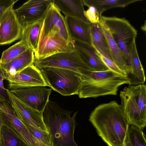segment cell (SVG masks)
I'll use <instances>...</instances> for the list:
<instances>
[{
	"label": "cell",
	"instance_id": "2e32d148",
	"mask_svg": "<svg viewBox=\"0 0 146 146\" xmlns=\"http://www.w3.org/2000/svg\"><path fill=\"white\" fill-rule=\"evenodd\" d=\"M71 42L82 60L91 70L102 71L110 70L92 45L73 40Z\"/></svg>",
	"mask_w": 146,
	"mask_h": 146
},
{
	"label": "cell",
	"instance_id": "484cf974",
	"mask_svg": "<svg viewBox=\"0 0 146 146\" xmlns=\"http://www.w3.org/2000/svg\"><path fill=\"white\" fill-rule=\"evenodd\" d=\"M29 48L23 41L20 40L3 52L0 59V63L5 64L9 62Z\"/></svg>",
	"mask_w": 146,
	"mask_h": 146
},
{
	"label": "cell",
	"instance_id": "e575fe53",
	"mask_svg": "<svg viewBox=\"0 0 146 146\" xmlns=\"http://www.w3.org/2000/svg\"><path fill=\"white\" fill-rule=\"evenodd\" d=\"M4 0H0V4Z\"/></svg>",
	"mask_w": 146,
	"mask_h": 146
},
{
	"label": "cell",
	"instance_id": "8992f818",
	"mask_svg": "<svg viewBox=\"0 0 146 146\" xmlns=\"http://www.w3.org/2000/svg\"><path fill=\"white\" fill-rule=\"evenodd\" d=\"M46 83L52 89L61 95H78L82 76L68 70L52 67L40 69Z\"/></svg>",
	"mask_w": 146,
	"mask_h": 146
},
{
	"label": "cell",
	"instance_id": "83f0119b",
	"mask_svg": "<svg viewBox=\"0 0 146 146\" xmlns=\"http://www.w3.org/2000/svg\"><path fill=\"white\" fill-rule=\"evenodd\" d=\"M22 122L30 133L40 143L46 146H53L48 132L38 129L26 123Z\"/></svg>",
	"mask_w": 146,
	"mask_h": 146
},
{
	"label": "cell",
	"instance_id": "d6986e66",
	"mask_svg": "<svg viewBox=\"0 0 146 146\" xmlns=\"http://www.w3.org/2000/svg\"><path fill=\"white\" fill-rule=\"evenodd\" d=\"M53 2L65 17L78 19L89 22L84 15L83 0H53Z\"/></svg>",
	"mask_w": 146,
	"mask_h": 146
},
{
	"label": "cell",
	"instance_id": "ac0fdd59",
	"mask_svg": "<svg viewBox=\"0 0 146 146\" xmlns=\"http://www.w3.org/2000/svg\"><path fill=\"white\" fill-rule=\"evenodd\" d=\"M35 60L33 50L30 48L9 62L0 64V67L6 74L14 75L33 64Z\"/></svg>",
	"mask_w": 146,
	"mask_h": 146
},
{
	"label": "cell",
	"instance_id": "ba28073f",
	"mask_svg": "<svg viewBox=\"0 0 146 146\" xmlns=\"http://www.w3.org/2000/svg\"><path fill=\"white\" fill-rule=\"evenodd\" d=\"M0 112L2 117L3 125L11 128L28 146H46L30 133L17 117L11 105L0 97Z\"/></svg>",
	"mask_w": 146,
	"mask_h": 146
},
{
	"label": "cell",
	"instance_id": "cb8c5ba5",
	"mask_svg": "<svg viewBox=\"0 0 146 146\" xmlns=\"http://www.w3.org/2000/svg\"><path fill=\"white\" fill-rule=\"evenodd\" d=\"M131 67L132 80L131 85L143 84L145 78L144 70L140 62L135 40L129 49Z\"/></svg>",
	"mask_w": 146,
	"mask_h": 146
},
{
	"label": "cell",
	"instance_id": "52a82bcc",
	"mask_svg": "<svg viewBox=\"0 0 146 146\" xmlns=\"http://www.w3.org/2000/svg\"><path fill=\"white\" fill-rule=\"evenodd\" d=\"M34 64L39 69L46 67L63 69L76 72L83 76H86L91 71L75 49L35 60Z\"/></svg>",
	"mask_w": 146,
	"mask_h": 146
},
{
	"label": "cell",
	"instance_id": "7a4b0ae2",
	"mask_svg": "<svg viewBox=\"0 0 146 146\" xmlns=\"http://www.w3.org/2000/svg\"><path fill=\"white\" fill-rule=\"evenodd\" d=\"M77 112L61 108L49 100L42 113L53 146H78L74 138Z\"/></svg>",
	"mask_w": 146,
	"mask_h": 146
},
{
	"label": "cell",
	"instance_id": "1f68e13d",
	"mask_svg": "<svg viewBox=\"0 0 146 146\" xmlns=\"http://www.w3.org/2000/svg\"><path fill=\"white\" fill-rule=\"evenodd\" d=\"M18 0H4L0 4V23L2 17L7 10L11 6L14 5Z\"/></svg>",
	"mask_w": 146,
	"mask_h": 146
},
{
	"label": "cell",
	"instance_id": "f1b7e54d",
	"mask_svg": "<svg viewBox=\"0 0 146 146\" xmlns=\"http://www.w3.org/2000/svg\"><path fill=\"white\" fill-rule=\"evenodd\" d=\"M88 8L84 12V15L86 18L91 23H100L102 16L100 15L94 7L91 6Z\"/></svg>",
	"mask_w": 146,
	"mask_h": 146
},
{
	"label": "cell",
	"instance_id": "6da1fadb",
	"mask_svg": "<svg viewBox=\"0 0 146 146\" xmlns=\"http://www.w3.org/2000/svg\"><path fill=\"white\" fill-rule=\"evenodd\" d=\"M89 120L109 146H124L129 124L121 105L114 101L100 104Z\"/></svg>",
	"mask_w": 146,
	"mask_h": 146
},
{
	"label": "cell",
	"instance_id": "44dd1931",
	"mask_svg": "<svg viewBox=\"0 0 146 146\" xmlns=\"http://www.w3.org/2000/svg\"><path fill=\"white\" fill-rule=\"evenodd\" d=\"M43 20L35 23L22 25L20 38L23 41L34 53L38 47Z\"/></svg>",
	"mask_w": 146,
	"mask_h": 146
},
{
	"label": "cell",
	"instance_id": "4fadbf2b",
	"mask_svg": "<svg viewBox=\"0 0 146 146\" xmlns=\"http://www.w3.org/2000/svg\"><path fill=\"white\" fill-rule=\"evenodd\" d=\"M10 104L18 118L38 129L48 132L42 113L26 105L9 90H6Z\"/></svg>",
	"mask_w": 146,
	"mask_h": 146
},
{
	"label": "cell",
	"instance_id": "ffe728a7",
	"mask_svg": "<svg viewBox=\"0 0 146 146\" xmlns=\"http://www.w3.org/2000/svg\"><path fill=\"white\" fill-rule=\"evenodd\" d=\"M90 34L91 45L99 54L112 60L108 43L100 23H91Z\"/></svg>",
	"mask_w": 146,
	"mask_h": 146
},
{
	"label": "cell",
	"instance_id": "e0dca14e",
	"mask_svg": "<svg viewBox=\"0 0 146 146\" xmlns=\"http://www.w3.org/2000/svg\"><path fill=\"white\" fill-rule=\"evenodd\" d=\"M65 17L68 33L71 39L91 45V23L74 17Z\"/></svg>",
	"mask_w": 146,
	"mask_h": 146
},
{
	"label": "cell",
	"instance_id": "3957f363",
	"mask_svg": "<svg viewBox=\"0 0 146 146\" xmlns=\"http://www.w3.org/2000/svg\"><path fill=\"white\" fill-rule=\"evenodd\" d=\"M125 84L130 85V80L127 77L110 70H91L86 76H82L78 95L80 98L116 95L119 87Z\"/></svg>",
	"mask_w": 146,
	"mask_h": 146
},
{
	"label": "cell",
	"instance_id": "8fae6325",
	"mask_svg": "<svg viewBox=\"0 0 146 146\" xmlns=\"http://www.w3.org/2000/svg\"><path fill=\"white\" fill-rule=\"evenodd\" d=\"M5 74L9 90L35 86H49L40 70L34 64L14 75Z\"/></svg>",
	"mask_w": 146,
	"mask_h": 146
},
{
	"label": "cell",
	"instance_id": "7402d4cb",
	"mask_svg": "<svg viewBox=\"0 0 146 146\" xmlns=\"http://www.w3.org/2000/svg\"><path fill=\"white\" fill-rule=\"evenodd\" d=\"M100 23L108 43L112 61L126 74L129 78V71L125 58L108 29L101 21H100Z\"/></svg>",
	"mask_w": 146,
	"mask_h": 146
},
{
	"label": "cell",
	"instance_id": "5bb4252c",
	"mask_svg": "<svg viewBox=\"0 0 146 146\" xmlns=\"http://www.w3.org/2000/svg\"><path fill=\"white\" fill-rule=\"evenodd\" d=\"M52 32L60 33L69 43L72 40L68 33L65 17L61 14L53 1L43 19L40 34L46 36Z\"/></svg>",
	"mask_w": 146,
	"mask_h": 146
},
{
	"label": "cell",
	"instance_id": "836d02e7",
	"mask_svg": "<svg viewBox=\"0 0 146 146\" xmlns=\"http://www.w3.org/2000/svg\"><path fill=\"white\" fill-rule=\"evenodd\" d=\"M124 146H132L126 137L124 142Z\"/></svg>",
	"mask_w": 146,
	"mask_h": 146
},
{
	"label": "cell",
	"instance_id": "4316f807",
	"mask_svg": "<svg viewBox=\"0 0 146 146\" xmlns=\"http://www.w3.org/2000/svg\"><path fill=\"white\" fill-rule=\"evenodd\" d=\"M126 137L132 146H146L145 135L136 126L129 124Z\"/></svg>",
	"mask_w": 146,
	"mask_h": 146
},
{
	"label": "cell",
	"instance_id": "277c9868",
	"mask_svg": "<svg viewBox=\"0 0 146 146\" xmlns=\"http://www.w3.org/2000/svg\"><path fill=\"white\" fill-rule=\"evenodd\" d=\"M120 97L121 106L129 124L143 130L146 125L145 85H129L120 91Z\"/></svg>",
	"mask_w": 146,
	"mask_h": 146
},
{
	"label": "cell",
	"instance_id": "7c38bea8",
	"mask_svg": "<svg viewBox=\"0 0 146 146\" xmlns=\"http://www.w3.org/2000/svg\"><path fill=\"white\" fill-rule=\"evenodd\" d=\"M52 0H30L14 9L22 25L43 20Z\"/></svg>",
	"mask_w": 146,
	"mask_h": 146
},
{
	"label": "cell",
	"instance_id": "9c48e42d",
	"mask_svg": "<svg viewBox=\"0 0 146 146\" xmlns=\"http://www.w3.org/2000/svg\"><path fill=\"white\" fill-rule=\"evenodd\" d=\"M74 49L72 43L68 42L58 33L52 32L46 36L40 34L38 47L34 53L35 60Z\"/></svg>",
	"mask_w": 146,
	"mask_h": 146
},
{
	"label": "cell",
	"instance_id": "d6a6232c",
	"mask_svg": "<svg viewBox=\"0 0 146 146\" xmlns=\"http://www.w3.org/2000/svg\"><path fill=\"white\" fill-rule=\"evenodd\" d=\"M3 125V123L2 117L0 112V137L1 136V132Z\"/></svg>",
	"mask_w": 146,
	"mask_h": 146
},
{
	"label": "cell",
	"instance_id": "f546056e",
	"mask_svg": "<svg viewBox=\"0 0 146 146\" xmlns=\"http://www.w3.org/2000/svg\"><path fill=\"white\" fill-rule=\"evenodd\" d=\"M99 54L102 61L110 70L127 77L126 74L120 69L112 60L103 56L99 53Z\"/></svg>",
	"mask_w": 146,
	"mask_h": 146
},
{
	"label": "cell",
	"instance_id": "9a60e30c",
	"mask_svg": "<svg viewBox=\"0 0 146 146\" xmlns=\"http://www.w3.org/2000/svg\"><path fill=\"white\" fill-rule=\"evenodd\" d=\"M10 7L1 19L0 23V45L9 44L20 39L22 25L13 8Z\"/></svg>",
	"mask_w": 146,
	"mask_h": 146
},
{
	"label": "cell",
	"instance_id": "30bf717a",
	"mask_svg": "<svg viewBox=\"0 0 146 146\" xmlns=\"http://www.w3.org/2000/svg\"><path fill=\"white\" fill-rule=\"evenodd\" d=\"M52 90L35 86L9 90L26 105L42 113Z\"/></svg>",
	"mask_w": 146,
	"mask_h": 146
},
{
	"label": "cell",
	"instance_id": "603a6c76",
	"mask_svg": "<svg viewBox=\"0 0 146 146\" xmlns=\"http://www.w3.org/2000/svg\"><path fill=\"white\" fill-rule=\"evenodd\" d=\"M142 0H83L84 5L94 7L101 16L105 11L111 8H123Z\"/></svg>",
	"mask_w": 146,
	"mask_h": 146
},
{
	"label": "cell",
	"instance_id": "4dcf8cb0",
	"mask_svg": "<svg viewBox=\"0 0 146 146\" xmlns=\"http://www.w3.org/2000/svg\"><path fill=\"white\" fill-rule=\"evenodd\" d=\"M5 79V72L0 67V97L10 104V100L6 90L7 89L5 88L3 85V81Z\"/></svg>",
	"mask_w": 146,
	"mask_h": 146
},
{
	"label": "cell",
	"instance_id": "d4e9b609",
	"mask_svg": "<svg viewBox=\"0 0 146 146\" xmlns=\"http://www.w3.org/2000/svg\"><path fill=\"white\" fill-rule=\"evenodd\" d=\"M1 146H28L10 127L3 125L1 132Z\"/></svg>",
	"mask_w": 146,
	"mask_h": 146
},
{
	"label": "cell",
	"instance_id": "5b68a950",
	"mask_svg": "<svg viewBox=\"0 0 146 146\" xmlns=\"http://www.w3.org/2000/svg\"><path fill=\"white\" fill-rule=\"evenodd\" d=\"M101 21L110 32L125 58L129 70V78H132V70L129 53L130 47L137 35V31L124 18L102 16Z\"/></svg>",
	"mask_w": 146,
	"mask_h": 146
}]
</instances>
